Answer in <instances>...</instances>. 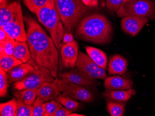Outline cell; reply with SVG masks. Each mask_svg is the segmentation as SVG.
I'll return each mask as SVG.
<instances>
[{
  "mask_svg": "<svg viewBox=\"0 0 155 116\" xmlns=\"http://www.w3.org/2000/svg\"><path fill=\"white\" fill-rule=\"evenodd\" d=\"M27 26V41L32 59L39 66L48 67L54 77H57L59 52L52 38L31 17H25Z\"/></svg>",
  "mask_w": 155,
  "mask_h": 116,
  "instance_id": "cell-1",
  "label": "cell"
},
{
  "mask_svg": "<svg viewBox=\"0 0 155 116\" xmlns=\"http://www.w3.org/2000/svg\"><path fill=\"white\" fill-rule=\"evenodd\" d=\"M112 27L105 15L94 14L84 17L76 27V36L84 41L104 45L111 41Z\"/></svg>",
  "mask_w": 155,
  "mask_h": 116,
  "instance_id": "cell-2",
  "label": "cell"
},
{
  "mask_svg": "<svg viewBox=\"0 0 155 116\" xmlns=\"http://www.w3.org/2000/svg\"><path fill=\"white\" fill-rule=\"evenodd\" d=\"M67 33H72L78 24L89 11L82 0H54Z\"/></svg>",
  "mask_w": 155,
  "mask_h": 116,
  "instance_id": "cell-3",
  "label": "cell"
},
{
  "mask_svg": "<svg viewBox=\"0 0 155 116\" xmlns=\"http://www.w3.org/2000/svg\"><path fill=\"white\" fill-rule=\"evenodd\" d=\"M36 14L39 22L43 24L54 42L58 51L63 45V38L65 34V28L59 13L55 6L54 1L37 10Z\"/></svg>",
  "mask_w": 155,
  "mask_h": 116,
  "instance_id": "cell-4",
  "label": "cell"
},
{
  "mask_svg": "<svg viewBox=\"0 0 155 116\" xmlns=\"http://www.w3.org/2000/svg\"><path fill=\"white\" fill-rule=\"evenodd\" d=\"M28 63L35 67V70L25 77L15 82L13 85V88L18 91L25 89H38L44 83L54 80L50 71L48 67L39 66L33 60Z\"/></svg>",
  "mask_w": 155,
  "mask_h": 116,
  "instance_id": "cell-5",
  "label": "cell"
},
{
  "mask_svg": "<svg viewBox=\"0 0 155 116\" xmlns=\"http://www.w3.org/2000/svg\"><path fill=\"white\" fill-rule=\"evenodd\" d=\"M116 13L120 18L135 16L153 19L155 18V4L150 0H132L123 2Z\"/></svg>",
  "mask_w": 155,
  "mask_h": 116,
  "instance_id": "cell-6",
  "label": "cell"
},
{
  "mask_svg": "<svg viewBox=\"0 0 155 116\" xmlns=\"http://www.w3.org/2000/svg\"><path fill=\"white\" fill-rule=\"evenodd\" d=\"M60 93L62 95L70 97L76 100L84 102H91L94 101V96L89 90L84 86L73 83L65 78L61 79L56 78Z\"/></svg>",
  "mask_w": 155,
  "mask_h": 116,
  "instance_id": "cell-7",
  "label": "cell"
},
{
  "mask_svg": "<svg viewBox=\"0 0 155 116\" xmlns=\"http://www.w3.org/2000/svg\"><path fill=\"white\" fill-rule=\"evenodd\" d=\"M24 18L21 4L15 2V10L12 21L1 28H3L12 39L20 42L27 41Z\"/></svg>",
  "mask_w": 155,
  "mask_h": 116,
  "instance_id": "cell-8",
  "label": "cell"
},
{
  "mask_svg": "<svg viewBox=\"0 0 155 116\" xmlns=\"http://www.w3.org/2000/svg\"><path fill=\"white\" fill-rule=\"evenodd\" d=\"M60 77L61 78L67 79L73 83L87 87H95L100 84L95 79L91 77L77 68L73 69L69 72L63 73L60 74Z\"/></svg>",
  "mask_w": 155,
  "mask_h": 116,
  "instance_id": "cell-9",
  "label": "cell"
},
{
  "mask_svg": "<svg viewBox=\"0 0 155 116\" xmlns=\"http://www.w3.org/2000/svg\"><path fill=\"white\" fill-rule=\"evenodd\" d=\"M148 22V18L135 16L123 17L121 27L124 32L129 35L135 36L141 31L144 25Z\"/></svg>",
  "mask_w": 155,
  "mask_h": 116,
  "instance_id": "cell-10",
  "label": "cell"
},
{
  "mask_svg": "<svg viewBox=\"0 0 155 116\" xmlns=\"http://www.w3.org/2000/svg\"><path fill=\"white\" fill-rule=\"evenodd\" d=\"M61 56L64 65L67 68H74L78 57V45L76 41L64 44L61 50Z\"/></svg>",
  "mask_w": 155,
  "mask_h": 116,
  "instance_id": "cell-11",
  "label": "cell"
},
{
  "mask_svg": "<svg viewBox=\"0 0 155 116\" xmlns=\"http://www.w3.org/2000/svg\"><path fill=\"white\" fill-rule=\"evenodd\" d=\"M35 70V67L28 63H23L14 67L7 72L8 83H15L22 79Z\"/></svg>",
  "mask_w": 155,
  "mask_h": 116,
  "instance_id": "cell-12",
  "label": "cell"
},
{
  "mask_svg": "<svg viewBox=\"0 0 155 116\" xmlns=\"http://www.w3.org/2000/svg\"><path fill=\"white\" fill-rule=\"evenodd\" d=\"M133 81L131 79H125L119 76L109 77L105 80L104 86L106 89L123 90L131 89Z\"/></svg>",
  "mask_w": 155,
  "mask_h": 116,
  "instance_id": "cell-13",
  "label": "cell"
},
{
  "mask_svg": "<svg viewBox=\"0 0 155 116\" xmlns=\"http://www.w3.org/2000/svg\"><path fill=\"white\" fill-rule=\"evenodd\" d=\"M60 94L55 79L50 82H46L37 89V96L45 101L53 100Z\"/></svg>",
  "mask_w": 155,
  "mask_h": 116,
  "instance_id": "cell-14",
  "label": "cell"
},
{
  "mask_svg": "<svg viewBox=\"0 0 155 116\" xmlns=\"http://www.w3.org/2000/svg\"><path fill=\"white\" fill-rule=\"evenodd\" d=\"M127 67V60L122 56L116 54L110 57L108 69L110 74L123 75L126 72Z\"/></svg>",
  "mask_w": 155,
  "mask_h": 116,
  "instance_id": "cell-15",
  "label": "cell"
},
{
  "mask_svg": "<svg viewBox=\"0 0 155 116\" xmlns=\"http://www.w3.org/2000/svg\"><path fill=\"white\" fill-rule=\"evenodd\" d=\"M135 94L136 91L132 89L123 90L107 89L103 93V96L108 101L122 102L127 101L131 95Z\"/></svg>",
  "mask_w": 155,
  "mask_h": 116,
  "instance_id": "cell-16",
  "label": "cell"
},
{
  "mask_svg": "<svg viewBox=\"0 0 155 116\" xmlns=\"http://www.w3.org/2000/svg\"><path fill=\"white\" fill-rule=\"evenodd\" d=\"M75 66L78 70L86 74H88L100 67L88 55L82 52H79Z\"/></svg>",
  "mask_w": 155,
  "mask_h": 116,
  "instance_id": "cell-17",
  "label": "cell"
},
{
  "mask_svg": "<svg viewBox=\"0 0 155 116\" xmlns=\"http://www.w3.org/2000/svg\"><path fill=\"white\" fill-rule=\"evenodd\" d=\"M88 55L98 66L104 70L107 69V58L104 52L93 47H86Z\"/></svg>",
  "mask_w": 155,
  "mask_h": 116,
  "instance_id": "cell-18",
  "label": "cell"
},
{
  "mask_svg": "<svg viewBox=\"0 0 155 116\" xmlns=\"http://www.w3.org/2000/svg\"><path fill=\"white\" fill-rule=\"evenodd\" d=\"M0 3V27H2L12 21L14 16L15 2L7 4L5 1Z\"/></svg>",
  "mask_w": 155,
  "mask_h": 116,
  "instance_id": "cell-19",
  "label": "cell"
},
{
  "mask_svg": "<svg viewBox=\"0 0 155 116\" xmlns=\"http://www.w3.org/2000/svg\"><path fill=\"white\" fill-rule=\"evenodd\" d=\"M14 57L21 61L23 63H27L32 59L31 53L27 41L20 42L16 41Z\"/></svg>",
  "mask_w": 155,
  "mask_h": 116,
  "instance_id": "cell-20",
  "label": "cell"
},
{
  "mask_svg": "<svg viewBox=\"0 0 155 116\" xmlns=\"http://www.w3.org/2000/svg\"><path fill=\"white\" fill-rule=\"evenodd\" d=\"M23 63L21 61L14 56L7 55H0V66L6 72Z\"/></svg>",
  "mask_w": 155,
  "mask_h": 116,
  "instance_id": "cell-21",
  "label": "cell"
},
{
  "mask_svg": "<svg viewBox=\"0 0 155 116\" xmlns=\"http://www.w3.org/2000/svg\"><path fill=\"white\" fill-rule=\"evenodd\" d=\"M14 95L16 98L21 99L26 104L31 105L37 96V89L23 90L20 92H15Z\"/></svg>",
  "mask_w": 155,
  "mask_h": 116,
  "instance_id": "cell-22",
  "label": "cell"
},
{
  "mask_svg": "<svg viewBox=\"0 0 155 116\" xmlns=\"http://www.w3.org/2000/svg\"><path fill=\"white\" fill-rule=\"evenodd\" d=\"M17 99L13 98L10 101L0 104V116H15Z\"/></svg>",
  "mask_w": 155,
  "mask_h": 116,
  "instance_id": "cell-23",
  "label": "cell"
},
{
  "mask_svg": "<svg viewBox=\"0 0 155 116\" xmlns=\"http://www.w3.org/2000/svg\"><path fill=\"white\" fill-rule=\"evenodd\" d=\"M55 100L64 105L67 109L72 111H76L79 108L80 104L79 102L76 101L74 99L70 97L63 96L60 94L56 98Z\"/></svg>",
  "mask_w": 155,
  "mask_h": 116,
  "instance_id": "cell-24",
  "label": "cell"
},
{
  "mask_svg": "<svg viewBox=\"0 0 155 116\" xmlns=\"http://www.w3.org/2000/svg\"><path fill=\"white\" fill-rule=\"evenodd\" d=\"M107 108L111 116H123L125 114V105L118 102L109 101L107 103Z\"/></svg>",
  "mask_w": 155,
  "mask_h": 116,
  "instance_id": "cell-25",
  "label": "cell"
},
{
  "mask_svg": "<svg viewBox=\"0 0 155 116\" xmlns=\"http://www.w3.org/2000/svg\"><path fill=\"white\" fill-rule=\"evenodd\" d=\"M53 1L54 0H23L26 7L31 12L35 14L38 9Z\"/></svg>",
  "mask_w": 155,
  "mask_h": 116,
  "instance_id": "cell-26",
  "label": "cell"
},
{
  "mask_svg": "<svg viewBox=\"0 0 155 116\" xmlns=\"http://www.w3.org/2000/svg\"><path fill=\"white\" fill-rule=\"evenodd\" d=\"M33 105L26 104L21 99H17L15 116H33Z\"/></svg>",
  "mask_w": 155,
  "mask_h": 116,
  "instance_id": "cell-27",
  "label": "cell"
},
{
  "mask_svg": "<svg viewBox=\"0 0 155 116\" xmlns=\"http://www.w3.org/2000/svg\"><path fill=\"white\" fill-rule=\"evenodd\" d=\"M41 98L37 96L33 104V116H45V103Z\"/></svg>",
  "mask_w": 155,
  "mask_h": 116,
  "instance_id": "cell-28",
  "label": "cell"
},
{
  "mask_svg": "<svg viewBox=\"0 0 155 116\" xmlns=\"http://www.w3.org/2000/svg\"><path fill=\"white\" fill-rule=\"evenodd\" d=\"M0 96L4 97L7 95L9 85L7 73L2 67H0Z\"/></svg>",
  "mask_w": 155,
  "mask_h": 116,
  "instance_id": "cell-29",
  "label": "cell"
},
{
  "mask_svg": "<svg viewBox=\"0 0 155 116\" xmlns=\"http://www.w3.org/2000/svg\"><path fill=\"white\" fill-rule=\"evenodd\" d=\"M62 105L57 101L52 100L45 103V116H54L56 111L62 107Z\"/></svg>",
  "mask_w": 155,
  "mask_h": 116,
  "instance_id": "cell-30",
  "label": "cell"
},
{
  "mask_svg": "<svg viewBox=\"0 0 155 116\" xmlns=\"http://www.w3.org/2000/svg\"><path fill=\"white\" fill-rule=\"evenodd\" d=\"M16 42V41L15 39L11 38L10 39L2 43L4 46V55L14 56V51L15 49Z\"/></svg>",
  "mask_w": 155,
  "mask_h": 116,
  "instance_id": "cell-31",
  "label": "cell"
},
{
  "mask_svg": "<svg viewBox=\"0 0 155 116\" xmlns=\"http://www.w3.org/2000/svg\"><path fill=\"white\" fill-rule=\"evenodd\" d=\"M123 2V0H107L105 6L110 12L115 13L120 8Z\"/></svg>",
  "mask_w": 155,
  "mask_h": 116,
  "instance_id": "cell-32",
  "label": "cell"
},
{
  "mask_svg": "<svg viewBox=\"0 0 155 116\" xmlns=\"http://www.w3.org/2000/svg\"><path fill=\"white\" fill-rule=\"evenodd\" d=\"M87 74L91 77L94 79L105 80L107 78L105 70L100 67L96 70Z\"/></svg>",
  "mask_w": 155,
  "mask_h": 116,
  "instance_id": "cell-33",
  "label": "cell"
},
{
  "mask_svg": "<svg viewBox=\"0 0 155 116\" xmlns=\"http://www.w3.org/2000/svg\"><path fill=\"white\" fill-rule=\"evenodd\" d=\"M72 111L70 110L67 108L61 107L58 109L54 114V116H68L72 113Z\"/></svg>",
  "mask_w": 155,
  "mask_h": 116,
  "instance_id": "cell-34",
  "label": "cell"
},
{
  "mask_svg": "<svg viewBox=\"0 0 155 116\" xmlns=\"http://www.w3.org/2000/svg\"><path fill=\"white\" fill-rule=\"evenodd\" d=\"M8 33L3 30V28L0 27V43H4L6 41L11 39Z\"/></svg>",
  "mask_w": 155,
  "mask_h": 116,
  "instance_id": "cell-35",
  "label": "cell"
},
{
  "mask_svg": "<svg viewBox=\"0 0 155 116\" xmlns=\"http://www.w3.org/2000/svg\"><path fill=\"white\" fill-rule=\"evenodd\" d=\"M74 41V36L71 33H68L66 32L63 38V43L64 44H68L72 43Z\"/></svg>",
  "mask_w": 155,
  "mask_h": 116,
  "instance_id": "cell-36",
  "label": "cell"
},
{
  "mask_svg": "<svg viewBox=\"0 0 155 116\" xmlns=\"http://www.w3.org/2000/svg\"><path fill=\"white\" fill-rule=\"evenodd\" d=\"M82 1L87 7H92L91 0H82Z\"/></svg>",
  "mask_w": 155,
  "mask_h": 116,
  "instance_id": "cell-37",
  "label": "cell"
},
{
  "mask_svg": "<svg viewBox=\"0 0 155 116\" xmlns=\"http://www.w3.org/2000/svg\"><path fill=\"white\" fill-rule=\"evenodd\" d=\"M92 7H97L98 5V0H91Z\"/></svg>",
  "mask_w": 155,
  "mask_h": 116,
  "instance_id": "cell-38",
  "label": "cell"
},
{
  "mask_svg": "<svg viewBox=\"0 0 155 116\" xmlns=\"http://www.w3.org/2000/svg\"><path fill=\"white\" fill-rule=\"evenodd\" d=\"M107 0H98V5L101 6L102 7H105V2Z\"/></svg>",
  "mask_w": 155,
  "mask_h": 116,
  "instance_id": "cell-39",
  "label": "cell"
},
{
  "mask_svg": "<svg viewBox=\"0 0 155 116\" xmlns=\"http://www.w3.org/2000/svg\"><path fill=\"white\" fill-rule=\"evenodd\" d=\"M85 115H82V114H77V113H71L68 116H84Z\"/></svg>",
  "mask_w": 155,
  "mask_h": 116,
  "instance_id": "cell-40",
  "label": "cell"
},
{
  "mask_svg": "<svg viewBox=\"0 0 155 116\" xmlns=\"http://www.w3.org/2000/svg\"><path fill=\"white\" fill-rule=\"evenodd\" d=\"M130 1H132V0H123V2H128Z\"/></svg>",
  "mask_w": 155,
  "mask_h": 116,
  "instance_id": "cell-41",
  "label": "cell"
},
{
  "mask_svg": "<svg viewBox=\"0 0 155 116\" xmlns=\"http://www.w3.org/2000/svg\"><path fill=\"white\" fill-rule=\"evenodd\" d=\"M5 1H6V0H0V2L2 3L3 2Z\"/></svg>",
  "mask_w": 155,
  "mask_h": 116,
  "instance_id": "cell-42",
  "label": "cell"
}]
</instances>
